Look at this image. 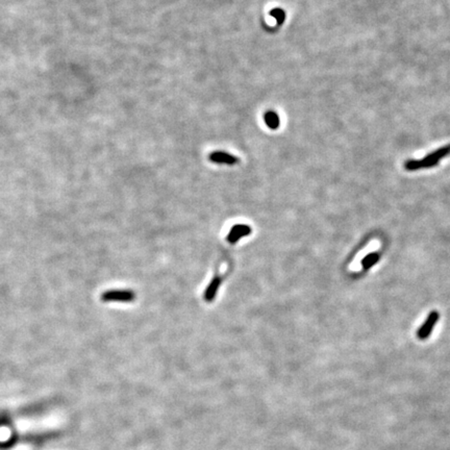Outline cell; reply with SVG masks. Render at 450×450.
<instances>
[{"label": "cell", "mask_w": 450, "mask_h": 450, "mask_svg": "<svg viewBox=\"0 0 450 450\" xmlns=\"http://www.w3.org/2000/svg\"><path fill=\"white\" fill-rule=\"evenodd\" d=\"M450 154V144L437 149L436 151L424 156L421 159H409L404 163L405 170L416 171L424 168H431L439 164L440 160Z\"/></svg>", "instance_id": "6da1fadb"}, {"label": "cell", "mask_w": 450, "mask_h": 450, "mask_svg": "<svg viewBox=\"0 0 450 450\" xmlns=\"http://www.w3.org/2000/svg\"><path fill=\"white\" fill-rule=\"evenodd\" d=\"M439 317H440V316H439L438 312H432L430 315H428V317L425 320V322L423 323V325L419 328V330H418V333H417L418 338H419L420 340H424V339L430 337V335L432 334V331H433L435 325L438 322Z\"/></svg>", "instance_id": "5b68a950"}, {"label": "cell", "mask_w": 450, "mask_h": 450, "mask_svg": "<svg viewBox=\"0 0 450 450\" xmlns=\"http://www.w3.org/2000/svg\"><path fill=\"white\" fill-rule=\"evenodd\" d=\"M379 260V254L376 252H372L368 255H366L365 258L362 261V266L364 269H369L370 267H372L374 264H376Z\"/></svg>", "instance_id": "ba28073f"}, {"label": "cell", "mask_w": 450, "mask_h": 450, "mask_svg": "<svg viewBox=\"0 0 450 450\" xmlns=\"http://www.w3.org/2000/svg\"><path fill=\"white\" fill-rule=\"evenodd\" d=\"M209 159L212 163L219 164V165H229L233 166L240 162V158L238 156H234L224 151H214L210 154Z\"/></svg>", "instance_id": "277c9868"}, {"label": "cell", "mask_w": 450, "mask_h": 450, "mask_svg": "<svg viewBox=\"0 0 450 450\" xmlns=\"http://www.w3.org/2000/svg\"><path fill=\"white\" fill-rule=\"evenodd\" d=\"M270 15L276 20V22H277V25H281L282 23L285 22V20H286V12L281 8V7H275L273 8L271 12H270Z\"/></svg>", "instance_id": "9c48e42d"}, {"label": "cell", "mask_w": 450, "mask_h": 450, "mask_svg": "<svg viewBox=\"0 0 450 450\" xmlns=\"http://www.w3.org/2000/svg\"><path fill=\"white\" fill-rule=\"evenodd\" d=\"M264 121H265L266 125L270 128V130H277V128L280 127V123H281L280 117H278L277 113H275L273 111H269V112L265 113Z\"/></svg>", "instance_id": "52a82bcc"}, {"label": "cell", "mask_w": 450, "mask_h": 450, "mask_svg": "<svg viewBox=\"0 0 450 450\" xmlns=\"http://www.w3.org/2000/svg\"><path fill=\"white\" fill-rule=\"evenodd\" d=\"M251 231L252 228L247 224H235L230 228L226 240L229 244H235L240 239L249 235Z\"/></svg>", "instance_id": "3957f363"}, {"label": "cell", "mask_w": 450, "mask_h": 450, "mask_svg": "<svg viewBox=\"0 0 450 450\" xmlns=\"http://www.w3.org/2000/svg\"><path fill=\"white\" fill-rule=\"evenodd\" d=\"M222 284V280L219 277V276H215L212 280L211 284L209 285V287L206 289V292H205V299H206V301L208 302H212L214 298H215L218 290H219V288Z\"/></svg>", "instance_id": "8992f818"}, {"label": "cell", "mask_w": 450, "mask_h": 450, "mask_svg": "<svg viewBox=\"0 0 450 450\" xmlns=\"http://www.w3.org/2000/svg\"><path fill=\"white\" fill-rule=\"evenodd\" d=\"M136 298L135 292L132 290H109L101 295V300L104 302H132Z\"/></svg>", "instance_id": "7a4b0ae2"}]
</instances>
